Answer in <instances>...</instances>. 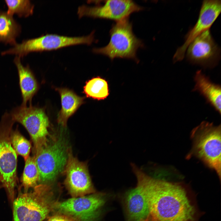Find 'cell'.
<instances>
[{
	"label": "cell",
	"instance_id": "obj_11",
	"mask_svg": "<svg viewBox=\"0 0 221 221\" xmlns=\"http://www.w3.org/2000/svg\"><path fill=\"white\" fill-rule=\"evenodd\" d=\"M103 4L94 6L82 5L78 9L79 17L87 16L114 20L116 21L128 17L133 13L143 8L132 0H106Z\"/></svg>",
	"mask_w": 221,
	"mask_h": 221
},
{
	"label": "cell",
	"instance_id": "obj_17",
	"mask_svg": "<svg viewBox=\"0 0 221 221\" xmlns=\"http://www.w3.org/2000/svg\"><path fill=\"white\" fill-rule=\"evenodd\" d=\"M61 98V108L57 116L58 124L66 127L68 118L84 103L85 97L77 95L73 91L65 88H57Z\"/></svg>",
	"mask_w": 221,
	"mask_h": 221
},
{
	"label": "cell",
	"instance_id": "obj_16",
	"mask_svg": "<svg viewBox=\"0 0 221 221\" xmlns=\"http://www.w3.org/2000/svg\"><path fill=\"white\" fill-rule=\"evenodd\" d=\"M14 62L18 71L19 86L22 98L21 105L27 106L28 102L30 104H31L32 98L38 91L39 85L29 66H24L21 63L20 57L16 56Z\"/></svg>",
	"mask_w": 221,
	"mask_h": 221
},
{
	"label": "cell",
	"instance_id": "obj_21",
	"mask_svg": "<svg viewBox=\"0 0 221 221\" xmlns=\"http://www.w3.org/2000/svg\"><path fill=\"white\" fill-rule=\"evenodd\" d=\"M10 140L12 146L17 155L21 156L25 161L29 157L31 144L21 134L17 126L15 130H12Z\"/></svg>",
	"mask_w": 221,
	"mask_h": 221
},
{
	"label": "cell",
	"instance_id": "obj_4",
	"mask_svg": "<svg viewBox=\"0 0 221 221\" xmlns=\"http://www.w3.org/2000/svg\"><path fill=\"white\" fill-rule=\"evenodd\" d=\"M15 122L10 113L7 112L0 121V181L12 202L17 180V155L10 140V134Z\"/></svg>",
	"mask_w": 221,
	"mask_h": 221
},
{
	"label": "cell",
	"instance_id": "obj_20",
	"mask_svg": "<svg viewBox=\"0 0 221 221\" xmlns=\"http://www.w3.org/2000/svg\"><path fill=\"white\" fill-rule=\"evenodd\" d=\"M25 162L21 178V184L24 192H27L29 188H34L37 185L39 174L34 156H29Z\"/></svg>",
	"mask_w": 221,
	"mask_h": 221
},
{
	"label": "cell",
	"instance_id": "obj_14",
	"mask_svg": "<svg viewBox=\"0 0 221 221\" xmlns=\"http://www.w3.org/2000/svg\"><path fill=\"white\" fill-rule=\"evenodd\" d=\"M192 91L198 92L219 114H221V86L212 82L201 70L196 71Z\"/></svg>",
	"mask_w": 221,
	"mask_h": 221
},
{
	"label": "cell",
	"instance_id": "obj_7",
	"mask_svg": "<svg viewBox=\"0 0 221 221\" xmlns=\"http://www.w3.org/2000/svg\"><path fill=\"white\" fill-rule=\"evenodd\" d=\"M10 114L15 122L21 124L29 133L33 154L47 144L50 123L43 108L31 104L29 107L21 105L13 109Z\"/></svg>",
	"mask_w": 221,
	"mask_h": 221
},
{
	"label": "cell",
	"instance_id": "obj_15",
	"mask_svg": "<svg viewBox=\"0 0 221 221\" xmlns=\"http://www.w3.org/2000/svg\"><path fill=\"white\" fill-rule=\"evenodd\" d=\"M125 200L128 221H139L149 216L145 197L138 186L127 192Z\"/></svg>",
	"mask_w": 221,
	"mask_h": 221
},
{
	"label": "cell",
	"instance_id": "obj_22",
	"mask_svg": "<svg viewBox=\"0 0 221 221\" xmlns=\"http://www.w3.org/2000/svg\"><path fill=\"white\" fill-rule=\"evenodd\" d=\"M7 13L11 15L17 14L19 17H27L32 14L34 6L28 0H5Z\"/></svg>",
	"mask_w": 221,
	"mask_h": 221
},
{
	"label": "cell",
	"instance_id": "obj_8",
	"mask_svg": "<svg viewBox=\"0 0 221 221\" xmlns=\"http://www.w3.org/2000/svg\"><path fill=\"white\" fill-rule=\"evenodd\" d=\"M94 41L93 32L88 35L79 37L47 34L16 43L12 48L2 52L1 54H14L21 58L32 52L56 49L79 44L90 45Z\"/></svg>",
	"mask_w": 221,
	"mask_h": 221
},
{
	"label": "cell",
	"instance_id": "obj_23",
	"mask_svg": "<svg viewBox=\"0 0 221 221\" xmlns=\"http://www.w3.org/2000/svg\"><path fill=\"white\" fill-rule=\"evenodd\" d=\"M47 221H77L74 218L65 215H54Z\"/></svg>",
	"mask_w": 221,
	"mask_h": 221
},
{
	"label": "cell",
	"instance_id": "obj_2",
	"mask_svg": "<svg viewBox=\"0 0 221 221\" xmlns=\"http://www.w3.org/2000/svg\"><path fill=\"white\" fill-rule=\"evenodd\" d=\"M192 149L188 157L194 156L214 170L221 177V125L202 122L191 133Z\"/></svg>",
	"mask_w": 221,
	"mask_h": 221
},
{
	"label": "cell",
	"instance_id": "obj_3",
	"mask_svg": "<svg viewBox=\"0 0 221 221\" xmlns=\"http://www.w3.org/2000/svg\"><path fill=\"white\" fill-rule=\"evenodd\" d=\"M33 191L19 193L13 201V221H42L54 204L53 194L46 184L37 185Z\"/></svg>",
	"mask_w": 221,
	"mask_h": 221
},
{
	"label": "cell",
	"instance_id": "obj_5",
	"mask_svg": "<svg viewBox=\"0 0 221 221\" xmlns=\"http://www.w3.org/2000/svg\"><path fill=\"white\" fill-rule=\"evenodd\" d=\"M110 41L106 46L94 48L93 52L111 60L121 58L138 61L136 52L143 44L134 33L132 25L128 17L116 21L110 30Z\"/></svg>",
	"mask_w": 221,
	"mask_h": 221
},
{
	"label": "cell",
	"instance_id": "obj_24",
	"mask_svg": "<svg viewBox=\"0 0 221 221\" xmlns=\"http://www.w3.org/2000/svg\"><path fill=\"white\" fill-rule=\"evenodd\" d=\"M139 221H151L149 216L147 218L145 219H141Z\"/></svg>",
	"mask_w": 221,
	"mask_h": 221
},
{
	"label": "cell",
	"instance_id": "obj_19",
	"mask_svg": "<svg viewBox=\"0 0 221 221\" xmlns=\"http://www.w3.org/2000/svg\"><path fill=\"white\" fill-rule=\"evenodd\" d=\"M83 93L87 97L98 100L104 99L109 95L107 83L99 77L93 78L86 82Z\"/></svg>",
	"mask_w": 221,
	"mask_h": 221
},
{
	"label": "cell",
	"instance_id": "obj_1",
	"mask_svg": "<svg viewBox=\"0 0 221 221\" xmlns=\"http://www.w3.org/2000/svg\"><path fill=\"white\" fill-rule=\"evenodd\" d=\"M133 171L151 221H197L196 209L184 184L154 178L137 167Z\"/></svg>",
	"mask_w": 221,
	"mask_h": 221
},
{
	"label": "cell",
	"instance_id": "obj_25",
	"mask_svg": "<svg viewBox=\"0 0 221 221\" xmlns=\"http://www.w3.org/2000/svg\"><path fill=\"white\" fill-rule=\"evenodd\" d=\"M0 183H1L0 181ZM1 186H0V187Z\"/></svg>",
	"mask_w": 221,
	"mask_h": 221
},
{
	"label": "cell",
	"instance_id": "obj_18",
	"mask_svg": "<svg viewBox=\"0 0 221 221\" xmlns=\"http://www.w3.org/2000/svg\"><path fill=\"white\" fill-rule=\"evenodd\" d=\"M21 30L20 25L12 15L0 11V42L14 45Z\"/></svg>",
	"mask_w": 221,
	"mask_h": 221
},
{
	"label": "cell",
	"instance_id": "obj_6",
	"mask_svg": "<svg viewBox=\"0 0 221 221\" xmlns=\"http://www.w3.org/2000/svg\"><path fill=\"white\" fill-rule=\"evenodd\" d=\"M68 149L66 140L61 136L34 154L39 172L38 182L44 184L52 181L64 170Z\"/></svg>",
	"mask_w": 221,
	"mask_h": 221
},
{
	"label": "cell",
	"instance_id": "obj_10",
	"mask_svg": "<svg viewBox=\"0 0 221 221\" xmlns=\"http://www.w3.org/2000/svg\"><path fill=\"white\" fill-rule=\"evenodd\" d=\"M187 49V60L204 68L214 67L220 58V49L213 39L210 29L196 37Z\"/></svg>",
	"mask_w": 221,
	"mask_h": 221
},
{
	"label": "cell",
	"instance_id": "obj_9",
	"mask_svg": "<svg viewBox=\"0 0 221 221\" xmlns=\"http://www.w3.org/2000/svg\"><path fill=\"white\" fill-rule=\"evenodd\" d=\"M106 202V195L100 193L73 197L54 206L58 211L77 221H94L99 216Z\"/></svg>",
	"mask_w": 221,
	"mask_h": 221
},
{
	"label": "cell",
	"instance_id": "obj_13",
	"mask_svg": "<svg viewBox=\"0 0 221 221\" xmlns=\"http://www.w3.org/2000/svg\"><path fill=\"white\" fill-rule=\"evenodd\" d=\"M65 168V184L72 196H82L95 192L86 164L74 157L70 149Z\"/></svg>",
	"mask_w": 221,
	"mask_h": 221
},
{
	"label": "cell",
	"instance_id": "obj_12",
	"mask_svg": "<svg viewBox=\"0 0 221 221\" xmlns=\"http://www.w3.org/2000/svg\"><path fill=\"white\" fill-rule=\"evenodd\" d=\"M221 10L220 0L203 1L198 20L186 35L183 44L177 48L175 53L173 57L174 63L180 61L184 59L190 44L199 35L210 29L220 14Z\"/></svg>",
	"mask_w": 221,
	"mask_h": 221
}]
</instances>
